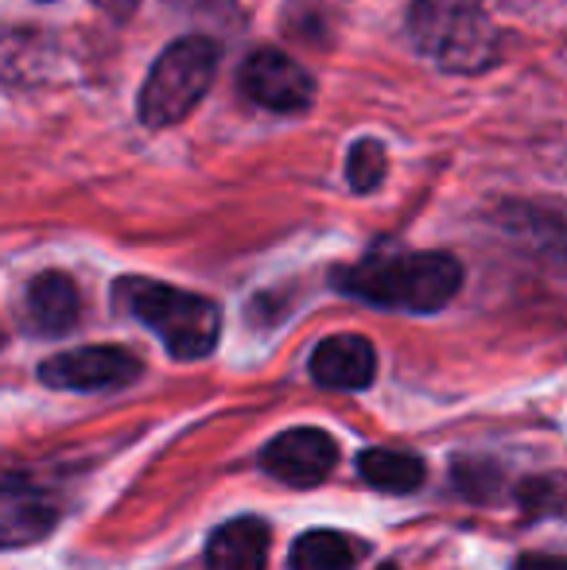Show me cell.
Returning a JSON list of instances; mask_svg holds the SVG:
<instances>
[{"mask_svg": "<svg viewBox=\"0 0 567 570\" xmlns=\"http://www.w3.org/2000/svg\"><path fill=\"white\" fill-rule=\"evenodd\" d=\"M385 175H389L385 148H381L378 140H370V136H362V140L346 151V183L358 195H370V190H378L381 183H385Z\"/></svg>", "mask_w": 567, "mask_h": 570, "instance_id": "obj_16", "label": "cell"}, {"mask_svg": "<svg viewBox=\"0 0 567 570\" xmlns=\"http://www.w3.org/2000/svg\"><path fill=\"white\" fill-rule=\"evenodd\" d=\"M462 261L451 253H409V248H373L362 261L331 272L339 295L378 311L401 315H436L462 292Z\"/></svg>", "mask_w": 567, "mask_h": 570, "instance_id": "obj_1", "label": "cell"}, {"mask_svg": "<svg viewBox=\"0 0 567 570\" xmlns=\"http://www.w3.org/2000/svg\"><path fill=\"white\" fill-rule=\"evenodd\" d=\"M242 94L261 109L273 114H300L315 98V78L292 59V55L276 51V47H261L245 59L242 75H237Z\"/></svg>", "mask_w": 567, "mask_h": 570, "instance_id": "obj_8", "label": "cell"}, {"mask_svg": "<svg viewBox=\"0 0 567 570\" xmlns=\"http://www.w3.org/2000/svg\"><path fill=\"white\" fill-rule=\"evenodd\" d=\"M62 501L36 478L0 473V551L36 548L59 528Z\"/></svg>", "mask_w": 567, "mask_h": 570, "instance_id": "obj_7", "label": "cell"}, {"mask_svg": "<svg viewBox=\"0 0 567 570\" xmlns=\"http://www.w3.org/2000/svg\"><path fill=\"white\" fill-rule=\"evenodd\" d=\"M451 485L462 501L493 504L506 493V470H501V462H493L486 454H459L451 462Z\"/></svg>", "mask_w": 567, "mask_h": 570, "instance_id": "obj_14", "label": "cell"}, {"mask_svg": "<svg viewBox=\"0 0 567 570\" xmlns=\"http://www.w3.org/2000/svg\"><path fill=\"white\" fill-rule=\"evenodd\" d=\"M39 384L55 392H121L144 376V361L125 345H78V350L51 353L36 368Z\"/></svg>", "mask_w": 567, "mask_h": 570, "instance_id": "obj_5", "label": "cell"}, {"mask_svg": "<svg viewBox=\"0 0 567 570\" xmlns=\"http://www.w3.org/2000/svg\"><path fill=\"white\" fill-rule=\"evenodd\" d=\"M373 570H401V563H393V559H385L381 567H373Z\"/></svg>", "mask_w": 567, "mask_h": 570, "instance_id": "obj_19", "label": "cell"}, {"mask_svg": "<svg viewBox=\"0 0 567 570\" xmlns=\"http://www.w3.org/2000/svg\"><path fill=\"white\" fill-rule=\"evenodd\" d=\"M114 307L151 331L175 361H203L222 342V311L214 299L148 276H121Z\"/></svg>", "mask_w": 567, "mask_h": 570, "instance_id": "obj_2", "label": "cell"}, {"mask_svg": "<svg viewBox=\"0 0 567 570\" xmlns=\"http://www.w3.org/2000/svg\"><path fill=\"white\" fill-rule=\"evenodd\" d=\"M370 556V540L339 532V528H311L295 535L287 551V570H358Z\"/></svg>", "mask_w": 567, "mask_h": 570, "instance_id": "obj_12", "label": "cell"}, {"mask_svg": "<svg viewBox=\"0 0 567 570\" xmlns=\"http://www.w3.org/2000/svg\"><path fill=\"white\" fill-rule=\"evenodd\" d=\"M409 39L424 59L451 75L490 70L501 55V31L493 28L486 0H412Z\"/></svg>", "mask_w": 567, "mask_h": 570, "instance_id": "obj_3", "label": "cell"}, {"mask_svg": "<svg viewBox=\"0 0 567 570\" xmlns=\"http://www.w3.org/2000/svg\"><path fill=\"white\" fill-rule=\"evenodd\" d=\"M218 43L206 36L175 39L156 62L140 86V125L144 128H172L179 125L218 75Z\"/></svg>", "mask_w": 567, "mask_h": 570, "instance_id": "obj_4", "label": "cell"}, {"mask_svg": "<svg viewBox=\"0 0 567 570\" xmlns=\"http://www.w3.org/2000/svg\"><path fill=\"white\" fill-rule=\"evenodd\" d=\"M358 478L370 489L389 497H412L424 489L428 462L417 451H393V446H365L354 462Z\"/></svg>", "mask_w": 567, "mask_h": 570, "instance_id": "obj_13", "label": "cell"}, {"mask_svg": "<svg viewBox=\"0 0 567 570\" xmlns=\"http://www.w3.org/2000/svg\"><path fill=\"white\" fill-rule=\"evenodd\" d=\"M94 4H98L101 12L109 16V20H117V23H121V20H129V16L137 12V4H140V0H94Z\"/></svg>", "mask_w": 567, "mask_h": 570, "instance_id": "obj_18", "label": "cell"}, {"mask_svg": "<svg viewBox=\"0 0 567 570\" xmlns=\"http://www.w3.org/2000/svg\"><path fill=\"white\" fill-rule=\"evenodd\" d=\"M273 524L257 512H245L206 535L203 567L206 570H268Z\"/></svg>", "mask_w": 567, "mask_h": 570, "instance_id": "obj_10", "label": "cell"}, {"mask_svg": "<svg viewBox=\"0 0 567 570\" xmlns=\"http://www.w3.org/2000/svg\"><path fill=\"white\" fill-rule=\"evenodd\" d=\"M342 446L323 428H287L257 451L261 473L287 489H315L339 470Z\"/></svg>", "mask_w": 567, "mask_h": 570, "instance_id": "obj_6", "label": "cell"}, {"mask_svg": "<svg viewBox=\"0 0 567 570\" xmlns=\"http://www.w3.org/2000/svg\"><path fill=\"white\" fill-rule=\"evenodd\" d=\"M23 323L43 338H62L82 323V292L67 272H39L23 292Z\"/></svg>", "mask_w": 567, "mask_h": 570, "instance_id": "obj_11", "label": "cell"}, {"mask_svg": "<svg viewBox=\"0 0 567 570\" xmlns=\"http://www.w3.org/2000/svg\"><path fill=\"white\" fill-rule=\"evenodd\" d=\"M514 501L525 520L564 517V473H537V478L517 481Z\"/></svg>", "mask_w": 567, "mask_h": 570, "instance_id": "obj_15", "label": "cell"}, {"mask_svg": "<svg viewBox=\"0 0 567 570\" xmlns=\"http://www.w3.org/2000/svg\"><path fill=\"white\" fill-rule=\"evenodd\" d=\"M307 376L326 392H365L378 381V350L362 334H331L311 350Z\"/></svg>", "mask_w": 567, "mask_h": 570, "instance_id": "obj_9", "label": "cell"}, {"mask_svg": "<svg viewBox=\"0 0 567 570\" xmlns=\"http://www.w3.org/2000/svg\"><path fill=\"white\" fill-rule=\"evenodd\" d=\"M514 570H567V559L556 551H529L514 563Z\"/></svg>", "mask_w": 567, "mask_h": 570, "instance_id": "obj_17", "label": "cell"}]
</instances>
